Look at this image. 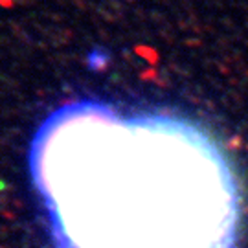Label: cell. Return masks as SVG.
<instances>
[{
	"label": "cell",
	"mask_w": 248,
	"mask_h": 248,
	"mask_svg": "<svg viewBox=\"0 0 248 248\" xmlns=\"http://www.w3.org/2000/svg\"><path fill=\"white\" fill-rule=\"evenodd\" d=\"M28 171L52 248H237L243 189L193 118L72 99L39 124Z\"/></svg>",
	"instance_id": "obj_1"
}]
</instances>
